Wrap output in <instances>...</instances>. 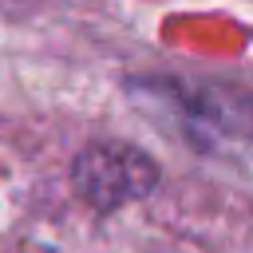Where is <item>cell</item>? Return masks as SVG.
<instances>
[{"label":"cell","instance_id":"cell-1","mask_svg":"<svg viewBox=\"0 0 253 253\" xmlns=\"http://www.w3.org/2000/svg\"><path fill=\"white\" fill-rule=\"evenodd\" d=\"M154 178L158 170L150 166V158L130 146L99 142L75 158V190L99 210H115L130 198H142L154 186Z\"/></svg>","mask_w":253,"mask_h":253}]
</instances>
